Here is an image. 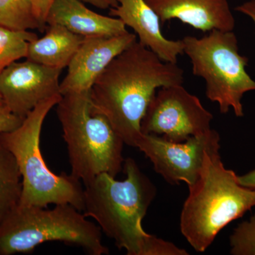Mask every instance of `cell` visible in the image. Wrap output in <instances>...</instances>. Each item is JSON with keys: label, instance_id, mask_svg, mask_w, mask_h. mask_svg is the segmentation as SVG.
Listing matches in <instances>:
<instances>
[{"label": "cell", "instance_id": "obj_1", "mask_svg": "<svg viewBox=\"0 0 255 255\" xmlns=\"http://www.w3.org/2000/svg\"><path fill=\"white\" fill-rule=\"evenodd\" d=\"M184 81V71L177 63L162 61L136 41L101 74L90 90V100L125 145L135 147L142 134V119L156 91Z\"/></svg>", "mask_w": 255, "mask_h": 255}, {"label": "cell", "instance_id": "obj_2", "mask_svg": "<svg viewBox=\"0 0 255 255\" xmlns=\"http://www.w3.org/2000/svg\"><path fill=\"white\" fill-rule=\"evenodd\" d=\"M123 169L125 180L105 173L84 185V215L95 219L101 231L128 255H189L144 231L142 221L157 189L133 159H125Z\"/></svg>", "mask_w": 255, "mask_h": 255}, {"label": "cell", "instance_id": "obj_3", "mask_svg": "<svg viewBox=\"0 0 255 255\" xmlns=\"http://www.w3.org/2000/svg\"><path fill=\"white\" fill-rule=\"evenodd\" d=\"M219 150L206 151L200 176L189 187L181 213V233L199 253L205 252L230 223L255 206V191L241 185L236 172L225 167Z\"/></svg>", "mask_w": 255, "mask_h": 255}, {"label": "cell", "instance_id": "obj_4", "mask_svg": "<svg viewBox=\"0 0 255 255\" xmlns=\"http://www.w3.org/2000/svg\"><path fill=\"white\" fill-rule=\"evenodd\" d=\"M90 92L62 96L56 105L70 174L84 185L101 174L117 177L125 160L124 140L107 117L94 108Z\"/></svg>", "mask_w": 255, "mask_h": 255}, {"label": "cell", "instance_id": "obj_5", "mask_svg": "<svg viewBox=\"0 0 255 255\" xmlns=\"http://www.w3.org/2000/svg\"><path fill=\"white\" fill-rule=\"evenodd\" d=\"M62 95L41 102L23 119L19 127L0 132V141L16 157L23 181L19 205L48 207L50 204H70L84 209V187L71 174L52 172L42 155V127L50 110Z\"/></svg>", "mask_w": 255, "mask_h": 255}, {"label": "cell", "instance_id": "obj_6", "mask_svg": "<svg viewBox=\"0 0 255 255\" xmlns=\"http://www.w3.org/2000/svg\"><path fill=\"white\" fill-rule=\"evenodd\" d=\"M53 209L16 206L0 223V255L31 253L47 242H62L80 247L92 255H108L102 231L70 204Z\"/></svg>", "mask_w": 255, "mask_h": 255}, {"label": "cell", "instance_id": "obj_7", "mask_svg": "<svg viewBox=\"0 0 255 255\" xmlns=\"http://www.w3.org/2000/svg\"><path fill=\"white\" fill-rule=\"evenodd\" d=\"M182 41L193 74L206 81L207 98L219 104L221 114L232 108L236 117H243L242 99L255 91V81L247 73L248 58L240 54L234 32L213 30L207 36H187Z\"/></svg>", "mask_w": 255, "mask_h": 255}, {"label": "cell", "instance_id": "obj_8", "mask_svg": "<svg viewBox=\"0 0 255 255\" xmlns=\"http://www.w3.org/2000/svg\"><path fill=\"white\" fill-rule=\"evenodd\" d=\"M214 116L196 96L182 85L160 87L151 100L141 121L142 134L162 135L182 142L211 130Z\"/></svg>", "mask_w": 255, "mask_h": 255}, {"label": "cell", "instance_id": "obj_9", "mask_svg": "<svg viewBox=\"0 0 255 255\" xmlns=\"http://www.w3.org/2000/svg\"><path fill=\"white\" fill-rule=\"evenodd\" d=\"M219 132L213 129L182 142L142 134L135 147L150 159L155 172L166 182L173 185L185 182L191 187L200 176L206 151L221 148Z\"/></svg>", "mask_w": 255, "mask_h": 255}, {"label": "cell", "instance_id": "obj_10", "mask_svg": "<svg viewBox=\"0 0 255 255\" xmlns=\"http://www.w3.org/2000/svg\"><path fill=\"white\" fill-rule=\"evenodd\" d=\"M62 70L28 60L10 64L0 72V95L5 107L24 119L41 102L60 95Z\"/></svg>", "mask_w": 255, "mask_h": 255}, {"label": "cell", "instance_id": "obj_11", "mask_svg": "<svg viewBox=\"0 0 255 255\" xmlns=\"http://www.w3.org/2000/svg\"><path fill=\"white\" fill-rule=\"evenodd\" d=\"M136 41V35L128 31L119 36L85 38L60 82V95L90 92L111 62Z\"/></svg>", "mask_w": 255, "mask_h": 255}, {"label": "cell", "instance_id": "obj_12", "mask_svg": "<svg viewBox=\"0 0 255 255\" xmlns=\"http://www.w3.org/2000/svg\"><path fill=\"white\" fill-rule=\"evenodd\" d=\"M161 24L178 19L203 32L233 31L236 26L228 0H145Z\"/></svg>", "mask_w": 255, "mask_h": 255}, {"label": "cell", "instance_id": "obj_13", "mask_svg": "<svg viewBox=\"0 0 255 255\" xmlns=\"http://www.w3.org/2000/svg\"><path fill=\"white\" fill-rule=\"evenodd\" d=\"M110 15L131 28L138 36L139 43L162 61L177 63L178 56L184 54L182 40L172 41L163 36L159 16L145 0H119V4L110 9Z\"/></svg>", "mask_w": 255, "mask_h": 255}, {"label": "cell", "instance_id": "obj_14", "mask_svg": "<svg viewBox=\"0 0 255 255\" xmlns=\"http://www.w3.org/2000/svg\"><path fill=\"white\" fill-rule=\"evenodd\" d=\"M46 23L60 25L85 38L116 36L128 32L122 20L97 14L80 0H55Z\"/></svg>", "mask_w": 255, "mask_h": 255}, {"label": "cell", "instance_id": "obj_15", "mask_svg": "<svg viewBox=\"0 0 255 255\" xmlns=\"http://www.w3.org/2000/svg\"><path fill=\"white\" fill-rule=\"evenodd\" d=\"M46 33L28 43L26 60L50 68H66L85 39L60 25H47Z\"/></svg>", "mask_w": 255, "mask_h": 255}, {"label": "cell", "instance_id": "obj_16", "mask_svg": "<svg viewBox=\"0 0 255 255\" xmlns=\"http://www.w3.org/2000/svg\"><path fill=\"white\" fill-rule=\"evenodd\" d=\"M23 181L16 157L0 141V223L19 205Z\"/></svg>", "mask_w": 255, "mask_h": 255}, {"label": "cell", "instance_id": "obj_17", "mask_svg": "<svg viewBox=\"0 0 255 255\" xmlns=\"http://www.w3.org/2000/svg\"><path fill=\"white\" fill-rule=\"evenodd\" d=\"M0 26L15 31H39L31 0H0Z\"/></svg>", "mask_w": 255, "mask_h": 255}, {"label": "cell", "instance_id": "obj_18", "mask_svg": "<svg viewBox=\"0 0 255 255\" xmlns=\"http://www.w3.org/2000/svg\"><path fill=\"white\" fill-rule=\"evenodd\" d=\"M38 38L29 31H15L0 26V72L20 58H26L28 43Z\"/></svg>", "mask_w": 255, "mask_h": 255}, {"label": "cell", "instance_id": "obj_19", "mask_svg": "<svg viewBox=\"0 0 255 255\" xmlns=\"http://www.w3.org/2000/svg\"><path fill=\"white\" fill-rule=\"evenodd\" d=\"M230 244L231 255H255V214L235 228Z\"/></svg>", "mask_w": 255, "mask_h": 255}, {"label": "cell", "instance_id": "obj_20", "mask_svg": "<svg viewBox=\"0 0 255 255\" xmlns=\"http://www.w3.org/2000/svg\"><path fill=\"white\" fill-rule=\"evenodd\" d=\"M55 0H31L33 12L38 24L39 31H45L47 26L46 18L48 11Z\"/></svg>", "mask_w": 255, "mask_h": 255}, {"label": "cell", "instance_id": "obj_21", "mask_svg": "<svg viewBox=\"0 0 255 255\" xmlns=\"http://www.w3.org/2000/svg\"><path fill=\"white\" fill-rule=\"evenodd\" d=\"M23 119L9 112L6 107L0 109V132L10 131L19 127Z\"/></svg>", "mask_w": 255, "mask_h": 255}, {"label": "cell", "instance_id": "obj_22", "mask_svg": "<svg viewBox=\"0 0 255 255\" xmlns=\"http://www.w3.org/2000/svg\"><path fill=\"white\" fill-rule=\"evenodd\" d=\"M84 3H87L99 8L107 9L116 7L119 4V0H80Z\"/></svg>", "mask_w": 255, "mask_h": 255}, {"label": "cell", "instance_id": "obj_23", "mask_svg": "<svg viewBox=\"0 0 255 255\" xmlns=\"http://www.w3.org/2000/svg\"><path fill=\"white\" fill-rule=\"evenodd\" d=\"M236 11L247 15L252 18L255 25V0H250L236 7Z\"/></svg>", "mask_w": 255, "mask_h": 255}, {"label": "cell", "instance_id": "obj_24", "mask_svg": "<svg viewBox=\"0 0 255 255\" xmlns=\"http://www.w3.org/2000/svg\"><path fill=\"white\" fill-rule=\"evenodd\" d=\"M238 180L241 185L255 191V169L244 175L238 176Z\"/></svg>", "mask_w": 255, "mask_h": 255}, {"label": "cell", "instance_id": "obj_25", "mask_svg": "<svg viewBox=\"0 0 255 255\" xmlns=\"http://www.w3.org/2000/svg\"><path fill=\"white\" fill-rule=\"evenodd\" d=\"M5 107L4 102H3L2 98H1V96L0 95V109L2 108V107Z\"/></svg>", "mask_w": 255, "mask_h": 255}]
</instances>
